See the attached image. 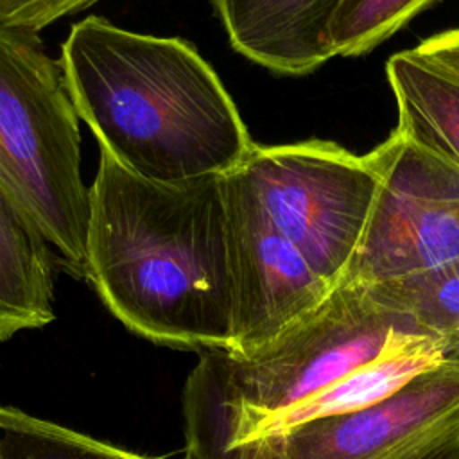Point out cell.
<instances>
[{"label": "cell", "mask_w": 459, "mask_h": 459, "mask_svg": "<svg viewBox=\"0 0 459 459\" xmlns=\"http://www.w3.org/2000/svg\"><path fill=\"white\" fill-rule=\"evenodd\" d=\"M84 278L131 332L172 348L228 351L226 176L158 183L100 152L90 186Z\"/></svg>", "instance_id": "1"}, {"label": "cell", "mask_w": 459, "mask_h": 459, "mask_svg": "<svg viewBox=\"0 0 459 459\" xmlns=\"http://www.w3.org/2000/svg\"><path fill=\"white\" fill-rule=\"evenodd\" d=\"M77 115L120 167L149 181L226 176L255 142L222 81L181 38L72 25L59 56Z\"/></svg>", "instance_id": "2"}, {"label": "cell", "mask_w": 459, "mask_h": 459, "mask_svg": "<svg viewBox=\"0 0 459 459\" xmlns=\"http://www.w3.org/2000/svg\"><path fill=\"white\" fill-rule=\"evenodd\" d=\"M0 179L32 213L59 264L84 278L90 186L79 115L38 30L0 25Z\"/></svg>", "instance_id": "3"}, {"label": "cell", "mask_w": 459, "mask_h": 459, "mask_svg": "<svg viewBox=\"0 0 459 459\" xmlns=\"http://www.w3.org/2000/svg\"><path fill=\"white\" fill-rule=\"evenodd\" d=\"M238 169L276 231L337 287L355 258L377 195L371 156L326 140L255 143Z\"/></svg>", "instance_id": "4"}, {"label": "cell", "mask_w": 459, "mask_h": 459, "mask_svg": "<svg viewBox=\"0 0 459 459\" xmlns=\"http://www.w3.org/2000/svg\"><path fill=\"white\" fill-rule=\"evenodd\" d=\"M368 154L378 188L341 283L368 287L459 258V169L398 129Z\"/></svg>", "instance_id": "5"}, {"label": "cell", "mask_w": 459, "mask_h": 459, "mask_svg": "<svg viewBox=\"0 0 459 459\" xmlns=\"http://www.w3.org/2000/svg\"><path fill=\"white\" fill-rule=\"evenodd\" d=\"M264 441L280 459H452L459 455V357H445L362 411Z\"/></svg>", "instance_id": "6"}, {"label": "cell", "mask_w": 459, "mask_h": 459, "mask_svg": "<svg viewBox=\"0 0 459 459\" xmlns=\"http://www.w3.org/2000/svg\"><path fill=\"white\" fill-rule=\"evenodd\" d=\"M226 206L233 271L228 353L247 355L314 310L333 287L276 231L240 169L226 174Z\"/></svg>", "instance_id": "7"}, {"label": "cell", "mask_w": 459, "mask_h": 459, "mask_svg": "<svg viewBox=\"0 0 459 459\" xmlns=\"http://www.w3.org/2000/svg\"><path fill=\"white\" fill-rule=\"evenodd\" d=\"M443 341L421 332H398L389 346L373 360L337 378L330 385L290 405L235 430L221 455L233 448L283 436L312 421L362 411L409 384L445 360Z\"/></svg>", "instance_id": "8"}, {"label": "cell", "mask_w": 459, "mask_h": 459, "mask_svg": "<svg viewBox=\"0 0 459 459\" xmlns=\"http://www.w3.org/2000/svg\"><path fill=\"white\" fill-rule=\"evenodd\" d=\"M231 47L281 75H307L333 57L342 0H212Z\"/></svg>", "instance_id": "9"}, {"label": "cell", "mask_w": 459, "mask_h": 459, "mask_svg": "<svg viewBox=\"0 0 459 459\" xmlns=\"http://www.w3.org/2000/svg\"><path fill=\"white\" fill-rule=\"evenodd\" d=\"M54 251L0 179V342L54 321Z\"/></svg>", "instance_id": "10"}, {"label": "cell", "mask_w": 459, "mask_h": 459, "mask_svg": "<svg viewBox=\"0 0 459 459\" xmlns=\"http://www.w3.org/2000/svg\"><path fill=\"white\" fill-rule=\"evenodd\" d=\"M385 75L396 102V129L459 169V79L412 48L393 54Z\"/></svg>", "instance_id": "11"}, {"label": "cell", "mask_w": 459, "mask_h": 459, "mask_svg": "<svg viewBox=\"0 0 459 459\" xmlns=\"http://www.w3.org/2000/svg\"><path fill=\"white\" fill-rule=\"evenodd\" d=\"M366 289L384 308L427 335L443 341L459 326V258Z\"/></svg>", "instance_id": "12"}, {"label": "cell", "mask_w": 459, "mask_h": 459, "mask_svg": "<svg viewBox=\"0 0 459 459\" xmlns=\"http://www.w3.org/2000/svg\"><path fill=\"white\" fill-rule=\"evenodd\" d=\"M0 446L4 459H158L5 405H0Z\"/></svg>", "instance_id": "13"}, {"label": "cell", "mask_w": 459, "mask_h": 459, "mask_svg": "<svg viewBox=\"0 0 459 459\" xmlns=\"http://www.w3.org/2000/svg\"><path fill=\"white\" fill-rule=\"evenodd\" d=\"M439 0H342L332 22L333 56H362Z\"/></svg>", "instance_id": "14"}, {"label": "cell", "mask_w": 459, "mask_h": 459, "mask_svg": "<svg viewBox=\"0 0 459 459\" xmlns=\"http://www.w3.org/2000/svg\"><path fill=\"white\" fill-rule=\"evenodd\" d=\"M99 0H0V25L41 30Z\"/></svg>", "instance_id": "15"}, {"label": "cell", "mask_w": 459, "mask_h": 459, "mask_svg": "<svg viewBox=\"0 0 459 459\" xmlns=\"http://www.w3.org/2000/svg\"><path fill=\"white\" fill-rule=\"evenodd\" d=\"M412 50L425 61L459 79V29L434 34Z\"/></svg>", "instance_id": "16"}, {"label": "cell", "mask_w": 459, "mask_h": 459, "mask_svg": "<svg viewBox=\"0 0 459 459\" xmlns=\"http://www.w3.org/2000/svg\"><path fill=\"white\" fill-rule=\"evenodd\" d=\"M224 459H280V457L265 441H258V443L240 445L233 448ZM452 459H459V455Z\"/></svg>", "instance_id": "17"}, {"label": "cell", "mask_w": 459, "mask_h": 459, "mask_svg": "<svg viewBox=\"0 0 459 459\" xmlns=\"http://www.w3.org/2000/svg\"><path fill=\"white\" fill-rule=\"evenodd\" d=\"M443 348L446 357H459V326L443 339Z\"/></svg>", "instance_id": "18"}, {"label": "cell", "mask_w": 459, "mask_h": 459, "mask_svg": "<svg viewBox=\"0 0 459 459\" xmlns=\"http://www.w3.org/2000/svg\"><path fill=\"white\" fill-rule=\"evenodd\" d=\"M0 459H4V454H2V446H0Z\"/></svg>", "instance_id": "19"}]
</instances>
